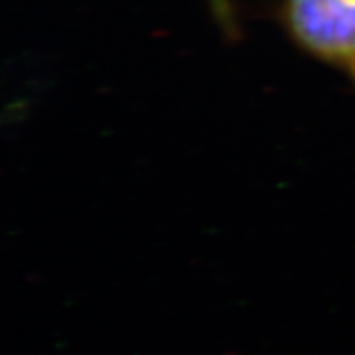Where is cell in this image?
<instances>
[{
	"label": "cell",
	"mask_w": 355,
	"mask_h": 355,
	"mask_svg": "<svg viewBox=\"0 0 355 355\" xmlns=\"http://www.w3.org/2000/svg\"><path fill=\"white\" fill-rule=\"evenodd\" d=\"M276 19L295 47L355 87V0H279Z\"/></svg>",
	"instance_id": "6da1fadb"
},
{
	"label": "cell",
	"mask_w": 355,
	"mask_h": 355,
	"mask_svg": "<svg viewBox=\"0 0 355 355\" xmlns=\"http://www.w3.org/2000/svg\"><path fill=\"white\" fill-rule=\"evenodd\" d=\"M212 11H214L218 22L223 26L227 33H236V17H234L232 10H230L229 0H209Z\"/></svg>",
	"instance_id": "7a4b0ae2"
}]
</instances>
